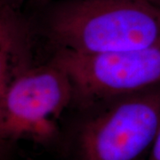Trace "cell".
Wrapping results in <instances>:
<instances>
[{
  "label": "cell",
  "mask_w": 160,
  "mask_h": 160,
  "mask_svg": "<svg viewBox=\"0 0 160 160\" xmlns=\"http://www.w3.org/2000/svg\"><path fill=\"white\" fill-rule=\"evenodd\" d=\"M75 98L68 72L52 61L32 66L0 94V137L49 143L60 136L58 121Z\"/></svg>",
  "instance_id": "3"
},
{
  "label": "cell",
  "mask_w": 160,
  "mask_h": 160,
  "mask_svg": "<svg viewBox=\"0 0 160 160\" xmlns=\"http://www.w3.org/2000/svg\"><path fill=\"white\" fill-rule=\"evenodd\" d=\"M32 66L25 23L10 5L5 4L0 15V94Z\"/></svg>",
  "instance_id": "5"
},
{
  "label": "cell",
  "mask_w": 160,
  "mask_h": 160,
  "mask_svg": "<svg viewBox=\"0 0 160 160\" xmlns=\"http://www.w3.org/2000/svg\"><path fill=\"white\" fill-rule=\"evenodd\" d=\"M52 61L68 72L75 98L86 106L160 85V44L93 55L58 50Z\"/></svg>",
  "instance_id": "4"
},
{
  "label": "cell",
  "mask_w": 160,
  "mask_h": 160,
  "mask_svg": "<svg viewBox=\"0 0 160 160\" xmlns=\"http://www.w3.org/2000/svg\"><path fill=\"white\" fill-rule=\"evenodd\" d=\"M158 1H159V2H160V0H158Z\"/></svg>",
  "instance_id": "8"
},
{
  "label": "cell",
  "mask_w": 160,
  "mask_h": 160,
  "mask_svg": "<svg viewBox=\"0 0 160 160\" xmlns=\"http://www.w3.org/2000/svg\"><path fill=\"white\" fill-rule=\"evenodd\" d=\"M146 160H160V126L154 143L152 145V148L150 149L149 156Z\"/></svg>",
  "instance_id": "6"
},
{
  "label": "cell",
  "mask_w": 160,
  "mask_h": 160,
  "mask_svg": "<svg viewBox=\"0 0 160 160\" xmlns=\"http://www.w3.org/2000/svg\"><path fill=\"white\" fill-rule=\"evenodd\" d=\"M151 1H154V2H156V3H158V4H160V2L158 1V0H151Z\"/></svg>",
  "instance_id": "7"
},
{
  "label": "cell",
  "mask_w": 160,
  "mask_h": 160,
  "mask_svg": "<svg viewBox=\"0 0 160 160\" xmlns=\"http://www.w3.org/2000/svg\"><path fill=\"white\" fill-rule=\"evenodd\" d=\"M65 139L62 160H146L160 126V85L109 99Z\"/></svg>",
  "instance_id": "2"
},
{
  "label": "cell",
  "mask_w": 160,
  "mask_h": 160,
  "mask_svg": "<svg viewBox=\"0 0 160 160\" xmlns=\"http://www.w3.org/2000/svg\"><path fill=\"white\" fill-rule=\"evenodd\" d=\"M58 50L106 54L160 44V4L151 0H67L47 23Z\"/></svg>",
  "instance_id": "1"
}]
</instances>
